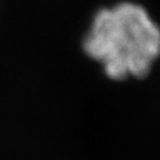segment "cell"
<instances>
[{
  "label": "cell",
  "instance_id": "cell-1",
  "mask_svg": "<svg viewBox=\"0 0 160 160\" xmlns=\"http://www.w3.org/2000/svg\"><path fill=\"white\" fill-rule=\"evenodd\" d=\"M84 49L108 78H144L160 56V28L142 6L119 3L96 13Z\"/></svg>",
  "mask_w": 160,
  "mask_h": 160
}]
</instances>
